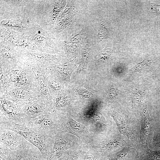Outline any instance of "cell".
<instances>
[{"label":"cell","instance_id":"6da1fadb","mask_svg":"<svg viewBox=\"0 0 160 160\" xmlns=\"http://www.w3.org/2000/svg\"><path fill=\"white\" fill-rule=\"evenodd\" d=\"M0 124V128L12 130L22 135L37 147L45 159L51 151L55 143V137L41 133L25 124H18L13 121H7Z\"/></svg>","mask_w":160,"mask_h":160},{"label":"cell","instance_id":"7a4b0ae2","mask_svg":"<svg viewBox=\"0 0 160 160\" xmlns=\"http://www.w3.org/2000/svg\"><path fill=\"white\" fill-rule=\"evenodd\" d=\"M21 124H24L54 109L47 105L41 98L28 102H17Z\"/></svg>","mask_w":160,"mask_h":160},{"label":"cell","instance_id":"3957f363","mask_svg":"<svg viewBox=\"0 0 160 160\" xmlns=\"http://www.w3.org/2000/svg\"><path fill=\"white\" fill-rule=\"evenodd\" d=\"M55 112L51 111L24 124L38 132L55 137L59 132V120Z\"/></svg>","mask_w":160,"mask_h":160},{"label":"cell","instance_id":"277c9868","mask_svg":"<svg viewBox=\"0 0 160 160\" xmlns=\"http://www.w3.org/2000/svg\"><path fill=\"white\" fill-rule=\"evenodd\" d=\"M0 130V142L12 151L30 148L34 146L16 132L2 128Z\"/></svg>","mask_w":160,"mask_h":160},{"label":"cell","instance_id":"5b68a950","mask_svg":"<svg viewBox=\"0 0 160 160\" xmlns=\"http://www.w3.org/2000/svg\"><path fill=\"white\" fill-rule=\"evenodd\" d=\"M0 95L16 102L26 103L41 98L40 91L25 88L9 87Z\"/></svg>","mask_w":160,"mask_h":160},{"label":"cell","instance_id":"8992f818","mask_svg":"<svg viewBox=\"0 0 160 160\" xmlns=\"http://www.w3.org/2000/svg\"><path fill=\"white\" fill-rule=\"evenodd\" d=\"M0 122L13 121L21 124L18 103L0 95Z\"/></svg>","mask_w":160,"mask_h":160},{"label":"cell","instance_id":"52a82bcc","mask_svg":"<svg viewBox=\"0 0 160 160\" xmlns=\"http://www.w3.org/2000/svg\"><path fill=\"white\" fill-rule=\"evenodd\" d=\"M71 136L67 132H58L55 135V141L51 151L46 160H57L72 146Z\"/></svg>","mask_w":160,"mask_h":160},{"label":"cell","instance_id":"ba28073f","mask_svg":"<svg viewBox=\"0 0 160 160\" xmlns=\"http://www.w3.org/2000/svg\"><path fill=\"white\" fill-rule=\"evenodd\" d=\"M58 117L59 131L71 133L78 137L87 135L89 132L85 126L76 122L68 115H59Z\"/></svg>","mask_w":160,"mask_h":160},{"label":"cell","instance_id":"9c48e42d","mask_svg":"<svg viewBox=\"0 0 160 160\" xmlns=\"http://www.w3.org/2000/svg\"><path fill=\"white\" fill-rule=\"evenodd\" d=\"M31 68L38 84L41 94V99L48 106H53L52 98L49 93L42 68L34 65L32 66Z\"/></svg>","mask_w":160,"mask_h":160},{"label":"cell","instance_id":"30bf717a","mask_svg":"<svg viewBox=\"0 0 160 160\" xmlns=\"http://www.w3.org/2000/svg\"><path fill=\"white\" fill-rule=\"evenodd\" d=\"M11 160H46L39 149L33 147L19 151H12Z\"/></svg>","mask_w":160,"mask_h":160},{"label":"cell","instance_id":"8fae6325","mask_svg":"<svg viewBox=\"0 0 160 160\" xmlns=\"http://www.w3.org/2000/svg\"><path fill=\"white\" fill-rule=\"evenodd\" d=\"M150 118L146 105L143 112L141 118V129L140 142L145 144L147 141L150 131Z\"/></svg>","mask_w":160,"mask_h":160},{"label":"cell","instance_id":"7c38bea8","mask_svg":"<svg viewBox=\"0 0 160 160\" xmlns=\"http://www.w3.org/2000/svg\"><path fill=\"white\" fill-rule=\"evenodd\" d=\"M79 160H108V157L97 151H81Z\"/></svg>","mask_w":160,"mask_h":160},{"label":"cell","instance_id":"4fadbf2b","mask_svg":"<svg viewBox=\"0 0 160 160\" xmlns=\"http://www.w3.org/2000/svg\"><path fill=\"white\" fill-rule=\"evenodd\" d=\"M108 160H134V155L130 149L124 148L109 156Z\"/></svg>","mask_w":160,"mask_h":160},{"label":"cell","instance_id":"5bb4252c","mask_svg":"<svg viewBox=\"0 0 160 160\" xmlns=\"http://www.w3.org/2000/svg\"><path fill=\"white\" fill-rule=\"evenodd\" d=\"M81 151L68 149L57 160H79Z\"/></svg>","mask_w":160,"mask_h":160},{"label":"cell","instance_id":"9a60e30c","mask_svg":"<svg viewBox=\"0 0 160 160\" xmlns=\"http://www.w3.org/2000/svg\"><path fill=\"white\" fill-rule=\"evenodd\" d=\"M0 148V160H11L12 151L1 142Z\"/></svg>","mask_w":160,"mask_h":160},{"label":"cell","instance_id":"2e32d148","mask_svg":"<svg viewBox=\"0 0 160 160\" xmlns=\"http://www.w3.org/2000/svg\"><path fill=\"white\" fill-rule=\"evenodd\" d=\"M31 55L33 59L43 63H47L52 59L50 55L46 54L32 53Z\"/></svg>","mask_w":160,"mask_h":160},{"label":"cell","instance_id":"e0dca14e","mask_svg":"<svg viewBox=\"0 0 160 160\" xmlns=\"http://www.w3.org/2000/svg\"><path fill=\"white\" fill-rule=\"evenodd\" d=\"M150 64L149 60L145 58L143 62L137 64L130 71L133 73L142 71L148 68L150 65Z\"/></svg>","mask_w":160,"mask_h":160},{"label":"cell","instance_id":"ac0fdd59","mask_svg":"<svg viewBox=\"0 0 160 160\" xmlns=\"http://www.w3.org/2000/svg\"><path fill=\"white\" fill-rule=\"evenodd\" d=\"M1 52L3 55L5 57L15 60L16 58L15 56L10 52L4 49H1Z\"/></svg>","mask_w":160,"mask_h":160},{"label":"cell","instance_id":"d6986e66","mask_svg":"<svg viewBox=\"0 0 160 160\" xmlns=\"http://www.w3.org/2000/svg\"><path fill=\"white\" fill-rule=\"evenodd\" d=\"M1 23L3 25L8 27H13L15 26L14 23L9 20H3L1 22Z\"/></svg>","mask_w":160,"mask_h":160},{"label":"cell","instance_id":"ffe728a7","mask_svg":"<svg viewBox=\"0 0 160 160\" xmlns=\"http://www.w3.org/2000/svg\"><path fill=\"white\" fill-rule=\"evenodd\" d=\"M153 7L154 11L157 13L160 14V5L153 4Z\"/></svg>","mask_w":160,"mask_h":160}]
</instances>
